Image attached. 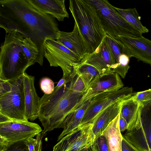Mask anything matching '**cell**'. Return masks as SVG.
<instances>
[{
	"label": "cell",
	"instance_id": "obj_1",
	"mask_svg": "<svg viewBox=\"0 0 151 151\" xmlns=\"http://www.w3.org/2000/svg\"><path fill=\"white\" fill-rule=\"evenodd\" d=\"M0 27L6 34L16 30L24 38H31L38 51L37 63L41 66L45 41L57 40L60 31L55 18L41 13L27 0H0Z\"/></svg>",
	"mask_w": 151,
	"mask_h": 151
},
{
	"label": "cell",
	"instance_id": "obj_2",
	"mask_svg": "<svg viewBox=\"0 0 151 151\" xmlns=\"http://www.w3.org/2000/svg\"><path fill=\"white\" fill-rule=\"evenodd\" d=\"M71 77L72 74L67 82L59 87L55 86L52 93L44 94L40 99L38 118L44 127L42 138L46 132L62 128L66 118L81 102L86 93L75 89Z\"/></svg>",
	"mask_w": 151,
	"mask_h": 151
},
{
	"label": "cell",
	"instance_id": "obj_3",
	"mask_svg": "<svg viewBox=\"0 0 151 151\" xmlns=\"http://www.w3.org/2000/svg\"><path fill=\"white\" fill-rule=\"evenodd\" d=\"M24 39L16 30L6 34L0 47V79L8 81L17 78L31 65L22 47Z\"/></svg>",
	"mask_w": 151,
	"mask_h": 151
},
{
	"label": "cell",
	"instance_id": "obj_4",
	"mask_svg": "<svg viewBox=\"0 0 151 151\" xmlns=\"http://www.w3.org/2000/svg\"><path fill=\"white\" fill-rule=\"evenodd\" d=\"M69 2V9L91 53L99 46L106 35L96 10L87 0Z\"/></svg>",
	"mask_w": 151,
	"mask_h": 151
},
{
	"label": "cell",
	"instance_id": "obj_5",
	"mask_svg": "<svg viewBox=\"0 0 151 151\" xmlns=\"http://www.w3.org/2000/svg\"><path fill=\"white\" fill-rule=\"evenodd\" d=\"M0 114L13 120L28 121L25 116L23 75L8 81L0 79Z\"/></svg>",
	"mask_w": 151,
	"mask_h": 151
},
{
	"label": "cell",
	"instance_id": "obj_6",
	"mask_svg": "<svg viewBox=\"0 0 151 151\" xmlns=\"http://www.w3.org/2000/svg\"><path fill=\"white\" fill-rule=\"evenodd\" d=\"M87 1L96 9L106 34L115 40L121 36L133 38L143 36L142 34L126 21L107 0Z\"/></svg>",
	"mask_w": 151,
	"mask_h": 151
},
{
	"label": "cell",
	"instance_id": "obj_7",
	"mask_svg": "<svg viewBox=\"0 0 151 151\" xmlns=\"http://www.w3.org/2000/svg\"><path fill=\"white\" fill-rule=\"evenodd\" d=\"M44 57L51 66L60 67L63 77L70 76L73 71V64L79 63L81 59L74 52L57 40L47 39L44 43Z\"/></svg>",
	"mask_w": 151,
	"mask_h": 151
},
{
	"label": "cell",
	"instance_id": "obj_8",
	"mask_svg": "<svg viewBox=\"0 0 151 151\" xmlns=\"http://www.w3.org/2000/svg\"><path fill=\"white\" fill-rule=\"evenodd\" d=\"M42 131L38 124L28 121L0 123V147L33 138Z\"/></svg>",
	"mask_w": 151,
	"mask_h": 151
},
{
	"label": "cell",
	"instance_id": "obj_9",
	"mask_svg": "<svg viewBox=\"0 0 151 151\" xmlns=\"http://www.w3.org/2000/svg\"><path fill=\"white\" fill-rule=\"evenodd\" d=\"M135 93L132 88L124 87L116 92L102 93L93 98L79 126L91 124L97 115L107 106L117 102L127 100Z\"/></svg>",
	"mask_w": 151,
	"mask_h": 151
},
{
	"label": "cell",
	"instance_id": "obj_10",
	"mask_svg": "<svg viewBox=\"0 0 151 151\" xmlns=\"http://www.w3.org/2000/svg\"><path fill=\"white\" fill-rule=\"evenodd\" d=\"M95 139L91 124L79 126L60 140L52 151H80L92 146Z\"/></svg>",
	"mask_w": 151,
	"mask_h": 151
},
{
	"label": "cell",
	"instance_id": "obj_11",
	"mask_svg": "<svg viewBox=\"0 0 151 151\" xmlns=\"http://www.w3.org/2000/svg\"><path fill=\"white\" fill-rule=\"evenodd\" d=\"M124 86L119 75L117 73L102 74L90 84L81 101H86L102 93L116 92Z\"/></svg>",
	"mask_w": 151,
	"mask_h": 151
},
{
	"label": "cell",
	"instance_id": "obj_12",
	"mask_svg": "<svg viewBox=\"0 0 151 151\" xmlns=\"http://www.w3.org/2000/svg\"><path fill=\"white\" fill-rule=\"evenodd\" d=\"M79 63L91 65L103 74L113 72L115 60L105 37L96 49L86 55Z\"/></svg>",
	"mask_w": 151,
	"mask_h": 151
},
{
	"label": "cell",
	"instance_id": "obj_13",
	"mask_svg": "<svg viewBox=\"0 0 151 151\" xmlns=\"http://www.w3.org/2000/svg\"><path fill=\"white\" fill-rule=\"evenodd\" d=\"M116 40L121 43L124 54L151 65V40L143 36L138 38L121 36Z\"/></svg>",
	"mask_w": 151,
	"mask_h": 151
},
{
	"label": "cell",
	"instance_id": "obj_14",
	"mask_svg": "<svg viewBox=\"0 0 151 151\" xmlns=\"http://www.w3.org/2000/svg\"><path fill=\"white\" fill-rule=\"evenodd\" d=\"M57 40L75 53L81 60L90 53V47L75 23L71 32L60 31Z\"/></svg>",
	"mask_w": 151,
	"mask_h": 151
},
{
	"label": "cell",
	"instance_id": "obj_15",
	"mask_svg": "<svg viewBox=\"0 0 151 151\" xmlns=\"http://www.w3.org/2000/svg\"><path fill=\"white\" fill-rule=\"evenodd\" d=\"M25 116L31 121L38 117V106L40 98L34 86L35 77L26 72L23 74Z\"/></svg>",
	"mask_w": 151,
	"mask_h": 151
},
{
	"label": "cell",
	"instance_id": "obj_16",
	"mask_svg": "<svg viewBox=\"0 0 151 151\" xmlns=\"http://www.w3.org/2000/svg\"><path fill=\"white\" fill-rule=\"evenodd\" d=\"M144 106L133 98L124 101L122 103L120 114L128 125L127 131L137 130L142 125V111Z\"/></svg>",
	"mask_w": 151,
	"mask_h": 151
},
{
	"label": "cell",
	"instance_id": "obj_17",
	"mask_svg": "<svg viewBox=\"0 0 151 151\" xmlns=\"http://www.w3.org/2000/svg\"><path fill=\"white\" fill-rule=\"evenodd\" d=\"M34 8L45 15L49 14L59 21L68 18L65 0H27Z\"/></svg>",
	"mask_w": 151,
	"mask_h": 151
},
{
	"label": "cell",
	"instance_id": "obj_18",
	"mask_svg": "<svg viewBox=\"0 0 151 151\" xmlns=\"http://www.w3.org/2000/svg\"><path fill=\"white\" fill-rule=\"evenodd\" d=\"M125 100L119 101L110 105L95 117L91 124L92 132L95 139L101 134L119 113L122 103Z\"/></svg>",
	"mask_w": 151,
	"mask_h": 151
},
{
	"label": "cell",
	"instance_id": "obj_19",
	"mask_svg": "<svg viewBox=\"0 0 151 151\" xmlns=\"http://www.w3.org/2000/svg\"><path fill=\"white\" fill-rule=\"evenodd\" d=\"M92 98L85 101L82 104H78L68 115L62 125V128H63V129L58 137V141L78 127Z\"/></svg>",
	"mask_w": 151,
	"mask_h": 151
},
{
	"label": "cell",
	"instance_id": "obj_20",
	"mask_svg": "<svg viewBox=\"0 0 151 151\" xmlns=\"http://www.w3.org/2000/svg\"><path fill=\"white\" fill-rule=\"evenodd\" d=\"M120 114V112L101 134L106 138L108 151H122V136L119 127Z\"/></svg>",
	"mask_w": 151,
	"mask_h": 151
},
{
	"label": "cell",
	"instance_id": "obj_21",
	"mask_svg": "<svg viewBox=\"0 0 151 151\" xmlns=\"http://www.w3.org/2000/svg\"><path fill=\"white\" fill-rule=\"evenodd\" d=\"M73 70L83 81L86 89L96 78L102 74L96 68L88 64L79 63L73 64Z\"/></svg>",
	"mask_w": 151,
	"mask_h": 151
},
{
	"label": "cell",
	"instance_id": "obj_22",
	"mask_svg": "<svg viewBox=\"0 0 151 151\" xmlns=\"http://www.w3.org/2000/svg\"><path fill=\"white\" fill-rule=\"evenodd\" d=\"M136 131L137 137L132 133L139 147L143 151H151V119L147 123L142 121L140 128Z\"/></svg>",
	"mask_w": 151,
	"mask_h": 151
},
{
	"label": "cell",
	"instance_id": "obj_23",
	"mask_svg": "<svg viewBox=\"0 0 151 151\" xmlns=\"http://www.w3.org/2000/svg\"><path fill=\"white\" fill-rule=\"evenodd\" d=\"M119 14L128 23L142 34L148 32L149 30L142 24L141 17L136 8L122 9L114 7Z\"/></svg>",
	"mask_w": 151,
	"mask_h": 151
},
{
	"label": "cell",
	"instance_id": "obj_24",
	"mask_svg": "<svg viewBox=\"0 0 151 151\" xmlns=\"http://www.w3.org/2000/svg\"><path fill=\"white\" fill-rule=\"evenodd\" d=\"M28 60L32 65L37 63L39 52L37 47L30 38H24L22 45Z\"/></svg>",
	"mask_w": 151,
	"mask_h": 151
},
{
	"label": "cell",
	"instance_id": "obj_25",
	"mask_svg": "<svg viewBox=\"0 0 151 151\" xmlns=\"http://www.w3.org/2000/svg\"><path fill=\"white\" fill-rule=\"evenodd\" d=\"M130 58L127 55L123 54L119 57L118 63L116 64L113 70L124 78L128 71L130 68L129 65Z\"/></svg>",
	"mask_w": 151,
	"mask_h": 151
},
{
	"label": "cell",
	"instance_id": "obj_26",
	"mask_svg": "<svg viewBox=\"0 0 151 151\" xmlns=\"http://www.w3.org/2000/svg\"><path fill=\"white\" fill-rule=\"evenodd\" d=\"M105 37L115 59V64L113 70L115 65L118 63L119 57L123 54L122 48L114 39L108 35L106 34Z\"/></svg>",
	"mask_w": 151,
	"mask_h": 151
},
{
	"label": "cell",
	"instance_id": "obj_27",
	"mask_svg": "<svg viewBox=\"0 0 151 151\" xmlns=\"http://www.w3.org/2000/svg\"><path fill=\"white\" fill-rule=\"evenodd\" d=\"M42 138L41 134L40 133L36 135V139L32 138L25 140L29 151H41Z\"/></svg>",
	"mask_w": 151,
	"mask_h": 151
},
{
	"label": "cell",
	"instance_id": "obj_28",
	"mask_svg": "<svg viewBox=\"0 0 151 151\" xmlns=\"http://www.w3.org/2000/svg\"><path fill=\"white\" fill-rule=\"evenodd\" d=\"M133 98L144 106L145 105L151 102V88L136 92L133 96Z\"/></svg>",
	"mask_w": 151,
	"mask_h": 151
},
{
	"label": "cell",
	"instance_id": "obj_29",
	"mask_svg": "<svg viewBox=\"0 0 151 151\" xmlns=\"http://www.w3.org/2000/svg\"><path fill=\"white\" fill-rule=\"evenodd\" d=\"M40 87L44 94H50L52 93L55 87L53 81L47 77L43 78L41 80Z\"/></svg>",
	"mask_w": 151,
	"mask_h": 151
},
{
	"label": "cell",
	"instance_id": "obj_30",
	"mask_svg": "<svg viewBox=\"0 0 151 151\" xmlns=\"http://www.w3.org/2000/svg\"><path fill=\"white\" fill-rule=\"evenodd\" d=\"M93 145L97 151H108L106 138L102 134L99 135L95 138Z\"/></svg>",
	"mask_w": 151,
	"mask_h": 151
},
{
	"label": "cell",
	"instance_id": "obj_31",
	"mask_svg": "<svg viewBox=\"0 0 151 151\" xmlns=\"http://www.w3.org/2000/svg\"><path fill=\"white\" fill-rule=\"evenodd\" d=\"M24 140L17 142L6 147H0V151H29Z\"/></svg>",
	"mask_w": 151,
	"mask_h": 151
},
{
	"label": "cell",
	"instance_id": "obj_32",
	"mask_svg": "<svg viewBox=\"0 0 151 151\" xmlns=\"http://www.w3.org/2000/svg\"><path fill=\"white\" fill-rule=\"evenodd\" d=\"M119 127L121 132H123L127 129V124L125 120L120 114V117L119 120Z\"/></svg>",
	"mask_w": 151,
	"mask_h": 151
},
{
	"label": "cell",
	"instance_id": "obj_33",
	"mask_svg": "<svg viewBox=\"0 0 151 151\" xmlns=\"http://www.w3.org/2000/svg\"><path fill=\"white\" fill-rule=\"evenodd\" d=\"M122 151H132L126 139L123 136L122 141Z\"/></svg>",
	"mask_w": 151,
	"mask_h": 151
},
{
	"label": "cell",
	"instance_id": "obj_34",
	"mask_svg": "<svg viewBox=\"0 0 151 151\" xmlns=\"http://www.w3.org/2000/svg\"><path fill=\"white\" fill-rule=\"evenodd\" d=\"M92 145L87 148V151H94Z\"/></svg>",
	"mask_w": 151,
	"mask_h": 151
},
{
	"label": "cell",
	"instance_id": "obj_35",
	"mask_svg": "<svg viewBox=\"0 0 151 151\" xmlns=\"http://www.w3.org/2000/svg\"><path fill=\"white\" fill-rule=\"evenodd\" d=\"M87 148H88L83 149L80 151H87Z\"/></svg>",
	"mask_w": 151,
	"mask_h": 151
},
{
	"label": "cell",
	"instance_id": "obj_36",
	"mask_svg": "<svg viewBox=\"0 0 151 151\" xmlns=\"http://www.w3.org/2000/svg\"><path fill=\"white\" fill-rule=\"evenodd\" d=\"M94 151H97V150L96 149V148H95V147H94Z\"/></svg>",
	"mask_w": 151,
	"mask_h": 151
},
{
	"label": "cell",
	"instance_id": "obj_37",
	"mask_svg": "<svg viewBox=\"0 0 151 151\" xmlns=\"http://www.w3.org/2000/svg\"><path fill=\"white\" fill-rule=\"evenodd\" d=\"M151 1V0H150Z\"/></svg>",
	"mask_w": 151,
	"mask_h": 151
}]
</instances>
